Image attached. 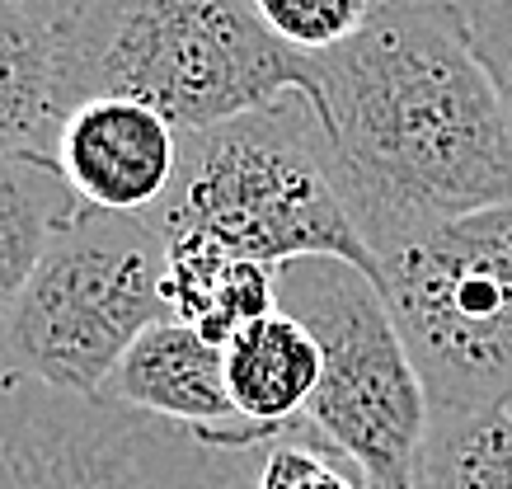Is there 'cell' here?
<instances>
[{"label": "cell", "instance_id": "30bf717a", "mask_svg": "<svg viewBox=\"0 0 512 489\" xmlns=\"http://www.w3.org/2000/svg\"><path fill=\"white\" fill-rule=\"evenodd\" d=\"M226 391L235 414L254 433H278L296 424L320 386V344L287 311H273L221 348Z\"/></svg>", "mask_w": 512, "mask_h": 489}, {"label": "cell", "instance_id": "2e32d148", "mask_svg": "<svg viewBox=\"0 0 512 489\" xmlns=\"http://www.w3.org/2000/svg\"><path fill=\"white\" fill-rule=\"evenodd\" d=\"M245 5L282 48L315 62L353 43L395 0H245Z\"/></svg>", "mask_w": 512, "mask_h": 489}, {"label": "cell", "instance_id": "7c38bea8", "mask_svg": "<svg viewBox=\"0 0 512 489\" xmlns=\"http://www.w3.org/2000/svg\"><path fill=\"white\" fill-rule=\"evenodd\" d=\"M165 250H170L165 259L170 320L193 325L207 344L226 348L240 330L278 311V269L202 245H165Z\"/></svg>", "mask_w": 512, "mask_h": 489}, {"label": "cell", "instance_id": "52a82bcc", "mask_svg": "<svg viewBox=\"0 0 512 489\" xmlns=\"http://www.w3.org/2000/svg\"><path fill=\"white\" fill-rule=\"evenodd\" d=\"M0 489H221V475L184 428L0 377Z\"/></svg>", "mask_w": 512, "mask_h": 489}, {"label": "cell", "instance_id": "8fae6325", "mask_svg": "<svg viewBox=\"0 0 512 489\" xmlns=\"http://www.w3.org/2000/svg\"><path fill=\"white\" fill-rule=\"evenodd\" d=\"M80 212V198L62 179L52 151L24 146L0 156V334L15 316L24 287L62 236L71 217Z\"/></svg>", "mask_w": 512, "mask_h": 489}, {"label": "cell", "instance_id": "277c9868", "mask_svg": "<svg viewBox=\"0 0 512 489\" xmlns=\"http://www.w3.org/2000/svg\"><path fill=\"white\" fill-rule=\"evenodd\" d=\"M165 259L156 217L80 207L0 334V377L99 400L127 348L170 320Z\"/></svg>", "mask_w": 512, "mask_h": 489}, {"label": "cell", "instance_id": "5bb4252c", "mask_svg": "<svg viewBox=\"0 0 512 489\" xmlns=\"http://www.w3.org/2000/svg\"><path fill=\"white\" fill-rule=\"evenodd\" d=\"M414 489H512V410L433 414Z\"/></svg>", "mask_w": 512, "mask_h": 489}, {"label": "cell", "instance_id": "ba28073f", "mask_svg": "<svg viewBox=\"0 0 512 489\" xmlns=\"http://www.w3.org/2000/svg\"><path fill=\"white\" fill-rule=\"evenodd\" d=\"M52 160L80 207L151 217L174 189L184 132L132 99H80L52 123Z\"/></svg>", "mask_w": 512, "mask_h": 489}, {"label": "cell", "instance_id": "4fadbf2b", "mask_svg": "<svg viewBox=\"0 0 512 489\" xmlns=\"http://www.w3.org/2000/svg\"><path fill=\"white\" fill-rule=\"evenodd\" d=\"M52 123V24L29 0H0V156L38 146Z\"/></svg>", "mask_w": 512, "mask_h": 489}, {"label": "cell", "instance_id": "9a60e30c", "mask_svg": "<svg viewBox=\"0 0 512 489\" xmlns=\"http://www.w3.org/2000/svg\"><path fill=\"white\" fill-rule=\"evenodd\" d=\"M226 480H245V489H372V480L325 442L311 424H287L264 433L249 447L212 452Z\"/></svg>", "mask_w": 512, "mask_h": 489}, {"label": "cell", "instance_id": "3957f363", "mask_svg": "<svg viewBox=\"0 0 512 489\" xmlns=\"http://www.w3.org/2000/svg\"><path fill=\"white\" fill-rule=\"evenodd\" d=\"M151 217L165 245H202L268 269L339 259L372 283L381 273L334 184L325 132L306 99H278L235 123L184 132L174 189Z\"/></svg>", "mask_w": 512, "mask_h": 489}, {"label": "cell", "instance_id": "e0dca14e", "mask_svg": "<svg viewBox=\"0 0 512 489\" xmlns=\"http://www.w3.org/2000/svg\"><path fill=\"white\" fill-rule=\"evenodd\" d=\"M466 24H470V48L489 71V80H494L498 104H503L512 127V0H470Z\"/></svg>", "mask_w": 512, "mask_h": 489}, {"label": "cell", "instance_id": "6da1fadb", "mask_svg": "<svg viewBox=\"0 0 512 489\" xmlns=\"http://www.w3.org/2000/svg\"><path fill=\"white\" fill-rule=\"evenodd\" d=\"M311 66L329 170L372 254L512 203V127L470 48L466 5L395 0Z\"/></svg>", "mask_w": 512, "mask_h": 489}, {"label": "cell", "instance_id": "5b68a950", "mask_svg": "<svg viewBox=\"0 0 512 489\" xmlns=\"http://www.w3.org/2000/svg\"><path fill=\"white\" fill-rule=\"evenodd\" d=\"M376 264L428 410H512V203L390 240Z\"/></svg>", "mask_w": 512, "mask_h": 489}, {"label": "cell", "instance_id": "9c48e42d", "mask_svg": "<svg viewBox=\"0 0 512 489\" xmlns=\"http://www.w3.org/2000/svg\"><path fill=\"white\" fill-rule=\"evenodd\" d=\"M104 400L137 410L156 424L184 428L207 452H235L264 433L245 428L226 391V358L184 320H160L127 348L104 386Z\"/></svg>", "mask_w": 512, "mask_h": 489}, {"label": "cell", "instance_id": "7a4b0ae2", "mask_svg": "<svg viewBox=\"0 0 512 489\" xmlns=\"http://www.w3.org/2000/svg\"><path fill=\"white\" fill-rule=\"evenodd\" d=\"M132 99L179 132L235 123L320 85L245 0H76L52 19V104Z\"/></svg>", "mask_w": 512, "mask_h": 489}, {"label": "cell", "instance_id": "8992f818", "mask_svg": "<svg viewBox=\"0 0 512 489\" xmlns=\"http://www.w3.org/2000/svg\"><path fill=\"white\" fill-rule=\"evenodd\" d=\"M278 311L320 344V386L301 424L334 442L376 489H414L433 410L381 287L339 259H296L278 269Z\"/></svg>", "mask_w": 512, "mask_h": 489}]
</instances>
